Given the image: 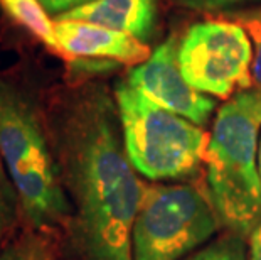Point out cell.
I'll use <instances>...</instances> for the list:
<instances>
[{"label":"cell","mask_w":261,"mask_h":260,"mask_svg":"<svg viewBox=\"0 0 261 260\" xmlns=\"http://www.w3.org/2000/svg\"><path fill=\"white\" fill-rule=\"evenodd\" d=\"M179 64L187 83L197 91L229 98L251 88L253 44L236 22H197L179 44Z\"/></svg>","instance_id":"6"},{"label":"cell","mask_w":261,"mask_h":260,"mask_svg":"<svg viewBox=\"0 0 261 260\" xmlns=\"http://www.w3.org/2000/svg\"><path fill=\"white\" fill-rule=\"evenodd\" d=\"M258 168H259V176H261V139H259V149H258Z\"/></svg>","instance_id":"18"},{"label":"cell","mask_w":261,"mask_h":260,"mask_svg":"<svg viewBox=\"0 0 261 260\" xmlns=\"http://www.w3.org/2000/svg\"><path fill=\"white\" fill-rule=\"evenodd\" d=\"M179 44L174 37L160 44L147 61L133 66L125 81L155 105L202 127L213 115L216 102L184 78L179 64Z\"/></svg>","instance_id":"7"},{"label":"cell","mask_w":261,"mask_h":260,"mask_svg":"<svg viewBox=\"0 0 261 260\" xmlns=\"http://www.w3.org/2000/svg\"><path fill=\"white\" fill-rule=\"evenodd\" d=\"M54 20H81L123 32L147 42L159 22L157 0H93Z\"/></svg>","instance_id":"9"},{"label":"cell","mask_w":261,"mask_h":260,"mask_svg":"<svg viewBox=\"0 0 261 260\" xmlns=\"http://www.w3.org/2000/svg\"><path fill=\"white\" fill-rule=\"evenodd\" d=\"M0 156L19 191L25 228L44 235L64 231L71 204L58 176L46 117L7 73H0Z\"/></svg>","instance_id":"2"},{"label":"cell","mask_w":261,"mask_h":260,"mask_svg":"<svg viewBox=\"0 0 261 260\" xmlns=\"http://www.w3.org/2000/svg\"><path fill=\"white\" fill-rule=\"evenodd\" d=\"M0 7L15 24L24 27L39 42L61 56L56 22L49 19V14L39 0H0Z\"/></svg>","instance_id":"10"},{"label":"cell","mask_w":261,"mask_h":260,"mask_svg":"<svg viewBox=\"0 0 261 260\" xmlns=\"http://www.w3.org/2000/svg\"><path fill=\"white\" fill-rule=\"evenodd\" d=\"M61 56L137 66L150 58L145 42L123 32L81 20H54Z\"/></svg>","instance_id":"8"},{"label":"cell","mask_w":261,"mask_h":260,"mask_svg":"<svg viewBox=\"0 0 261 260\" xmlns=\"http://www.w3.org/2000/svg\"><path fill=\"white\" fill-rule=\"evenodd\" d=\"M44 117L71 204L68 257L133 260L132 228L145 184L126 156L116 100L101 85H85L58 95Z\"/></svg>","instance_id":"1"},{"label":"cell","mask_w":261,"mask_h":260,"mask_svg":"<svg viewBox=\"0 0 261 260\" xmlns=\"http://www.w3.org/2000/svg\"><path fill=\"white\" fill-rule=\"evenodd\" d=\"M241 26L248 32L249 41L253 44V64L251 75L254 88L261 90V15H249L241 19Z\"/></svg>","instance_id":"14"},{"label":"cell","mask_w":261,"mask_h":260,"mask_svg":"<svg viewBox=\"0 0 261 260\" xmlns=\"http://www.w3.org/2000/svg\"><path fill=\"white\" fill-rule=\"evenodd\" d=\"M39 2L46 9L47 14H53L54 17H58V15H63L69 10L81 7V5L90 4L93 0H39Z\"/></svg>","instance_id":"16"},{"label":"cell","mask_w":261,"mask_h":260,"mask_svg":"<svg viewBox=\"0 0 261 260\" xmlns=\"http://www.w3.org/2000/svg\"><path fill=\"white\" fill-rule=\"evenodd\" d=\"M115 100L126 156L138 174L162 181L197 171L209 142L202 127L155 105L126 81L115 86Z\"/></svg>","instance_id":"4"},{"label":"cell","mask_w":261,"mask_h":260,"mask_svg":"<svg viewBox=\"0 0 261 260\" xmlns=\"http://www.w3.org/2000/svg\"><path fill=\"white\" fill-rule=\"evenodd\" d=\"M0 260H53L51 243L44 233L24 228L0 253Z\"/></svg>","instance_id":"12"},{"label":"cell","mask_w":261,"mask_h":260,"mask_svg":"<svg viewBox=\"0 0 261 260\" xmlns=\"http://www.w3.org/2000/svg\"><path fill=\"white\" fill-rule=\"evenodd\" d=\"M186 260H248V257L244 240L231 233L196 252L194 255H189Z\"/></svg>","instance_id":"13"},{"label":"cell","mask_w":261,"mask_h":260,"mask_svg":"<svg viewBox=\"0 0 261 260\" xmlns=\"http://www.w3.org/2000/svg\"><path fill=\"white\" fill-rule=\"evenodd\" d=\"M22 223L24 218L19 191L0 156V253L14 240Z\"/></svg>","instance_id":"11"},{"label":"cell","mask_w":261,"mask_h":260,"mask_svg":"<svg viewBox=\"0 0 261 260\" xmlns=\"http://www.w3.org/2000/svg\"><path fill=\"white\" fill-rule=\"evenodd\" d=\"M172 2L179 7L197 10V12H219V10L241 7V5L261 2V0H172Z\"/></svg>","instance_id":"15"},{"label":"cell","mask_w":261,"mask_h":260,"mask_svg":"<svg viewBox=\"0 0 261 260\" xmlns=\"http://www.w3.org/2000/svg\"><path fill=\"white\" fill-rule=\"evenodd\" d=\"M221 226L209 193L194 184L145 186L132 228L133 260H180Z\"/></svg>","instance_id":"5"},{"label":"cell","mask_w":261,"mask_h":260,"mask_svg":"<svg viewBox=\"0 0 261 260\" xmlns=\"http://www.w3.org/2000/svg\"><path fill=\"white\" fill-rule=\"evenodd\" d=\"M259 130L261 90L238 91L218 110L204 156L209 196L221 226L241 239L261 221Z\"/></svg>","instance_id":"3"},{"label":"cell","mask_w":261,"mask_h":260,"mask_svg":"<svg viewBox=\"0 0 261 260\" xmlns=\"http://www.w3.org/2000/svg\"><path fill=\"white\" fill-rule=\"evenodd\" d=\"M248 260H261V221L256 228L249 235V258Z\"/></svg>","instance_id":"17"}]
</instances>
